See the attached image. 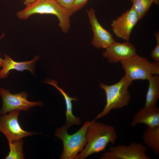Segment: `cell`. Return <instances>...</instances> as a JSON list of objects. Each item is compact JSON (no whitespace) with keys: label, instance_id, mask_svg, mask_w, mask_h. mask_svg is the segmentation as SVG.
Wrapping results in <instances>:
<instances>
[{"label":"cell","instance_id":"15","mask_svg":"<svg viewBox=\"0 0 159 159\" xmlns=\"http://www.w3.org/2000/svg\"><path fill=\"white\" fill-rule=\"evenodd\" d=\"M143 139L147 147H149L155 155L159 154V126L148 127L143 131Z\"/></svg>","mask_w":159,"mask_h":159},{"label":"cell","instance_id":"18","mask_svg":"<svg viewBox=\"0 0 159 159\" xmlns=\"http://www.w3.org/2000/svg\"><path fill=\"white\" fill-rule=\"evenodd\" d=\"M23 141L20 139L9 143L10 151L5 158V159H23L24 154L23 151Z\"/></svg>","mask_w":159,"mask_h":159},{"label":"cell","instance_id":"26","mask_svg":"<svg viewBox=\"0 0 159 159\" xmlns=\"http://www.w3.org/2000/svg\"><path fill=\"white\" fill-rule=\"evenodd\" d=\"M155 35L156 37L157 44H159V32H157L155 33Z\"/></svg>","mask_w":159,"mask_h":159},{"label":"cell","instance_id":"12","mask_svg":"<svg viewBox=\"0 0 159 159\" xmlns=\"http://www.w3.org/2000/svg\"><path fill=\"white\" fill-rule=\"evenodd\" d=\"M140 123L150 127L159 126V108L156 106H150L140 109L134 116L130 126H134Z\"/></svg>","mask_w":159,"mask_h":159},{"label":"cell","instance_id":"14","mask_svg":"<svg viewBox=\"0 0 159 159\" xmlns=\"http://www.w3.org/2000/svg\"><path fill=\"white\" fill-rule=\"evenodd\" d=\"M44 83L54 86L59 90L64 97L66 108L65 114L66 120L65 124L69 128L73 125H80L81 123L80 118L76 117L74 115L72 110V101H78V99L76 97H69L62 88L58 86L57 82L54 80L48 79L45 80Z\"/></svg>","mask_w":159,"mask_h":159},{"label":"cell","instance_id":"3","mask_svg":"<svg viewBox=\"0 0 159 159\" xmlns=\"http://www.w3.org/2000/svg\"><path fill=\"white\" fill-rule=\"evenodd\" d=\"M132 82L124 75L118 82L113 85H108L103 83L100 84V88L105 92L106 104L95 120L106 116L112 109L120 108L128 105L130 99L128 88Z\"/></svg>","mask_w":159,"mask_h":159},{"label":"cell","instance_id":"24","mask_svg":"<svg viewBox=\"0 0 159 159\" xmlns=\"http://www.w3.org/2000/svg\"><path fill=\"white\" fill-rule=\"evenodd\" d=\"M36 0H24L23 2V3L26 6L33 3Z\"/></svg>","mask_w":159,"mask_h":159},{"label":"cell","instance_id":"11","mask_svg":"<svg viewBox=\"0 0 159 159\" xmlns=\"http://www.w3.org/2000/svg\"><path fill=\"white\" fill-rule=\"evenodd\" d=\"M147 150V147L142 143L135 142L128 146L119 145L110 148L118 159H150L146 153Z\"/></svg>","mask_w":159,"mask_h":159},{"label":"cell","instance_id":"22","mask_svg":"<svg viewBox=\"0 0 159 159\" xmlns=\"http://www.w3.org/2000/svg\"><path fill=\"white\" fill-rule=\"evenodd\" d=\"M101 159H118L115 155L109 150L104 153L100 158Z\"/></svg>","mask_w":159,"mask_h":159},{"label":"cell","instance_id":"17","mask_svg":"<svg viewBox=\"0 0 159 159\" xmlns=\"http://www.w3.org/2000/svg\"><path fill=\"white\" fill-rule=\"evenodd\" d=\"M137 14L139 20L146 15L153 3V0H129Z\"/></svg>","mask_w":159,"mask_h":159},{"label":"cell","instance_id":"28","mask_svg":"<svg viewBox=\"0 0 159 159\" xmlns=\"http://www.w3.org/2000/svg\"><path fill=\"white\" fill-rule=\"evenodd\" d=\"M56 0V1H57V0Z\"/></svg>","mask_w":159,"mask_h":159},{"label":"cell","instance_id":"5","mask_svg":"<svg viewBox=\"0 0 159 159\" xmlns=\"http://www.w3.org/2000/svg\"><path fill=\"white\" fill-rule=\"evenodd\" d=\"M125 73V76L130 80H149L153 75L152 63L148 59L136 54L120 61Z\"/></svg>","mask_w":159,"mask_h":159},{"label":"cell","instance_id":"23","mask_svg":"<svg viewBox=\"0 0 159 159\" xmlns=\"http://www.w3.org/2000/svg\"><path fill=\"white\" fill-rule=\"evenodd\" d=\"M152 70L153 74H159V62L155 61L152 63Z\"/></svg>","mask_w":159,"mask_h":159},{"label":"cell","instance_id":"7","mask_svg":"<svg viewBox=\"0 0 159 159\" xmlns=\"http://www.w3.org/2000/svg\"><path fill=\"white\" fill-rule=\"evenodd\" d=\"M20 111L14 110L8 114L0 115V132L5 136L9 143L37 134L36 132L25 131L21 128L18 120Z\"/></svg>","mask_w":159,"mask_h":159},{"label":"cell","instance_id":"8","mask_svg":"<svg viewBox=\"0 0 159 159\" xmlns=\"http://www.w3.org/2000/svg\"><path fill=\"white\" fill-rule=\"evenodd\" d=\"M139 20L133 7L111 21L112 30L117 37L129 41L133 27Z\"/></svg>","mask_w":159,"mask_h":159},{"label":"cell","instance_id":"20","mask_svg":"<svg viewBox=\"0 0 159 159\" xmlns=\"http://www.w3.org/2000/svg\"><path fill=\"white\" fill-rule=\"evenodd\" d=\"M75 0H57V1L62 6L71 10Z\"/></svg>","mask_w":159,"mask_h":159},{"label":"cell","instance_id":"27","mask_svg":"<svg viewBox=\"0 0 159 159\" xmlns=\"http://www.w3.org/2000/svg\"><path fill=\"white\" fill-rule=\"evenodd\" d=\"M153 3L158 6L159 5V0H153Z\"/></svg>","mask_w":159,"mask_h":159},{"label":"cell","instance_id":"16","mask_svg":"<svg viewBox=\"0 0 159 159\" xmlns=\"http://www.w3.org/2000/svg\"><path fill=\"white\" fill-rule=\"evenodd\" d=\"M154 75L149 80V85L144 107L156 106L159 98V77Z\"/></svg>","mask_w":159,"mask_h":159},{"label":"cell","instance_id":"9","mask_svg":"<svg viewBox=\"0 0 159 159\" xmlns=\"http://www.w3.org/2000/svg\"><path fill=\"white\" fill-rule=\"evenodd\" d=\"M86 12L93 33L92 45L97 48L106 49L115 42L112 34L100 24L94 9H87Z\"/></svg>","mask_w":159,"mask_h":159},{"label":"cell","instance_id":"21","mask_svg":"<svg viewBox=\"0 0 159 159\" xmlns=\"http://www.w3.org/2000/svg\"><path fill=\"white\" fill-rule=\"evenodd\" d=\"M151 56L155 61L159 62V44H157L151 52Z\"/></svg>","mask_w":159,"mask_h":159},{"label":"cell","instance_id":"2","mask_svg":"<svg viewBox=\"0 0 159 159\" xmlns=\"http://www.w3.org/2000/svg\"><path fill=\"white\" fill-rule=\"evenodd\" d=\"M49 14L57 16L58 24L62 31L67 33L70 28V18L72 15L70 10L60 5L55 0H37L22 10L18 11L17 17L21 20L26 19L35 14Z\"/></svg>","mask_w":159,"mask_h":159},{"label":"cell","instance_id":"4","mask_svg":"<svg viewBox=\"0 0 159 159\" xmlns=\"http://www.w3.org/2000/svg\"><path fill=\"white\" fill-rule=\"evenodd\" d=\"M90 123L89 121L86 122L77 132L71 135L68 133V127L65 124L56 129L54 135L62 141L63 145L60 159H74L83 150L87 144L86 134Z\"/></svg>","mask_w":159,"mask_h":159},{"label":"cell","instance_id":"13","mask_svg":"<svg viewBox=\"0 0 159 159\" xmlns=\"http://www.w3.org/2000/svg\"><path fill=\"white\" fill-rule=\"evenodd\" d=\"M4 56V65L2 69L0 70V79L7 77L10 71L12 69L20 71L27 70L35 75V65L39 59V56L35 55L33 59L30 61L18 62L14 61L7 54H5Z\"/></svg>","mask_w":159,"mask_h":159},{"label":"cell","instance_id":"25","mask_svg":"<svg viewBox=\"0 0 159 159\" xmlns=\"http://www.w3.org/2000/svg\"><path fill=\"white\" fill-rule=\"evenodd\" d=\"M5 35L4 33H3L1 36L0 37V40L4 37ZM4 64V60L0 57V67H3Z\"/></svg>","mask_w":159,"mask_h":159},{"label":"cell","instance_id":"1","mask_svg":"<svg viewBox=\"0 0 159 159\" xmlns=\"http://www.w3.org/2000/svg\"><path fill=\"white\" fill-rule=\"evenodd\" d=\"M86 138L87 143L85 148L74 159H84L91 154L104 151L109 143H115L117 136L113 126L94 120L88 127Z\"/></svg>","mask_w":159,"mask_h":159},{"label":"cell","instance_id":"6","mask_svg":"<svg viewBox=\"0 0 159 159\" xmlns=\"http://www.w3.org/2000/svg\"><path fill=\"white\" fill-rule=\"evenodd\" d=\"M0 95L2 100L0 115L6 114L13 110L27 111L35 106L42 107L43 103L41 101L30 102L27 99L28 94L25 92L12 94L9 90L0 87Z\"/></svg>","mask_w":159,"mask_h":159},{"label":"cell","instance_id":"10","mask_svg":"<svg viewBox=\"0 0 159 159\" xmlns=\"http://www.w3.org/2000/svg\"><path fill=\"white\" fill-rule=\"evenodd\" d=\"M136 54L135 48L129 40L123 43L115 41L106 49L102 56L107 58L109 63L117 64Z\"/></svg>","mask_w":159,"mask_h":159},{"label":"cell","instance_id":"19","mask_svg":"<svg viewBox=\"0 0 159 159\" xmlns=\"http://www.w3.org/2000/svg\"><path fill=\"white\" fill-rule=\"evenodd\" d=\"M89 0H75L72 8L71 13L72 15L82 9L87 3Z\"/></svg>","mask_w":159,"mask_h":159}]
</instances>
